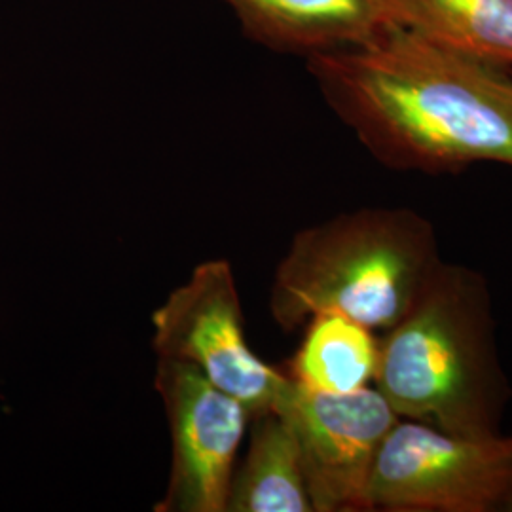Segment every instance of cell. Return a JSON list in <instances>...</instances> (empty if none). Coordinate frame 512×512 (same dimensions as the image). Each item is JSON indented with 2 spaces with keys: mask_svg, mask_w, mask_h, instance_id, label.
Wrapping results in <instances>:
<instances>
[{
  "mask_svg": "<svg viewBox=\"0 0 512 512\" xmlns=\"http://www.w3.org/2000/svg\"><path fill=\"white\" fill-rule=\"evenodd\" d=\"M160 359L194 366L243 404L249 416L272 410L291 378L264 363L247 342L238 285L228 260H207L152 313Z\"/></svg>",
  "mask_w": 512,
  "mask_h": 512,
  "instance_id": "cell-5",
  "label": "cell"
},
{
  "mask_svg": "<svg viewBox=\"0 0 512 512\" xmlns=\"http://www.w3.org/2000/svg\"><path fill=\"white\" fill-rule=\"evenodd\" d=\"M251 418V444L234 473L226 511H313L300 444L291 423L274 408Z\"/></svg>",
  "mask_w": 512,
  "mask_h": 512,
  "instance_id": "cell-9",
  "label": "cell"
},
{
  "mask_svg": "<svg viewBox=\"0 0 512 512\" xmlns=\"http://www.w3.org/2000/svg\"><path fill=\"white\" fill-rule=\"evenodd\" d=\"M291 423L315 512H365L368 478L391 427L401 420L374 387L323 393L289 382L274 406Z\"/></svg>",
  "mask_w": 512,
  "mask_h": 512,
  "instance_id": "cell-6",
  "label": "cell"
},
{
  "mask_svg": "<svg viewBox=\"0 0 512 512\" xmlns=\"http://www.w3.org/2000/svg\"><path fill=\"white\" fill-rule=\"evenodd\" d=\"M330 109L382 164L454 173L512 167V74L389 23L359 46L313 55Z\"/></svg>",
  "mask_w": 512,
  "mask_h": 512,
  "instance_id": "cell-1",
  "label": "cell"
},
{
  "mask_svg": "<svg viewBox=\"0 0 512 512\" xmlns=\"http://www.w3.org/2000/svg\"><path fill=\"white\" fill-rule=\"evenodd\" d=\"M499 511H512V476L509 486H507V492L501 499V505H499Z\"/></svg>",
  "mask_w": 512,
  "mask_h": 512,
  "instance_id": "cell-12",
  "label": "cell"
},
{
  "mask_svg": "<svg viewBox=\"0 0 512 512\" xmlns=\"http://www.w3.org/2000/svg\"><path fill=\"white\" fill-rule=\"evenodd\" d=\"M156 391L171 433V473L158 512H226L249 412L194 366L160 359Z\"/></svg>",
  "mask_w": 512,
  "mask_h": 512,
  "instance_id": "cell-7",
  "label": "cell"
},
{
  "mask_svg": "<svg viewBox=\"0 0 512 512\" xmlns=\"http://www.w3.org/2000/svg\"><path fill=\"white\" fill-rule=\"evenodd\" d=\"M512 476V437H471L397 421L368 478L370 511H499Z\"/></svg>",
  "mask_w": 512,
  "mask_h": 512,
  "instance_id": "cell-4",
  "label": "cell"
},
{
  "mask_svg": "<svg viewBox=\"0 0 512 512\" xmlns=\"http://www.w3.org/2000/svg\"><path fill=\"white\" fill-rule=\"evenodd\" d=\"M389 23L501 69L512 67V0H384Z\"/></svg>",
  "mask_w": 512,
  "mask_h": 512,
  "instance_id": "cell-10",
  "label": "cell"
},
{
  "mask_svg": "<svg viewBox=\"0 0 512 512\" xmlns=\"http://www.w3.org/2000/svg\"><path fill=\"white\" fill-rule=\"evenodd\" d=\"M442 260L431 222L410 209H361L306 228L275 272L270 311L287 332L317 313L389 330L416 304Z\"/></svg>",
  "mask_w": 512,
  "mask_h": 512,
  "instance_id": "cell-2",
  "label": "cell"
},
{
  "mask_svg": "<svg viewBox=\"0 0 512 512\" xmlns=\"http://www.w3.org/2000/svg\"><path fill=\"white\" fill-rule=\"evenodd\" d=\"M245 35L281 54H327L359 46L389 25L384 0H220Z\"/></svg>",
  "mask_w": 512,
  "mask_h": 512,
  "instance_id": "cell-8",
  "label": "cell"
},
{
  "mask_svg": "<svg viewBox=\"0 0 512 512\" xmlns=\"http://www.w3.org/2000/svg\"><path fill=\"white\" fill-rule=\"evenodd\" d=\"M374 384L404 420L471 437L499 433L503 380L480 275L440 264L416 304L380 338Z\"/></svg>",
  "mask_w": 512,
  "mask_h": 512,
  "instance_id": "cell-3",
  "label": "cell"
},
{
  "mask_svg": "<svg viewBox=\"0 0 512 512\" xmlns=\"http://www.w3.org/2000/svg\"><path fill=\"white\" fill-rule=\"evenodd\" d=\"M289 361L287 376L323 393H353L376 380L380 338L340 313H317Z\"/></svg>",
  "mask_w": 512,
  "mask_h": 512,
  "instance_id": "cell-11",
  "label": "cell"
}]
</instances>
